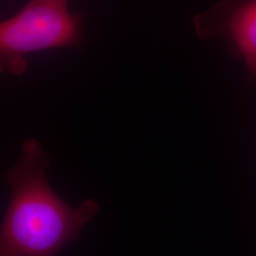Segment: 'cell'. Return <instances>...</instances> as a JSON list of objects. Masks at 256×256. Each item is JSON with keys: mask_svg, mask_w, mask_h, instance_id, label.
Instances as JSON below:
<instances>
[{"mask_svg": "<svg viewBox=\"0 0 256 256\" xmlns=\"http://www.w3.org/2000/svg\"><path fill=\"white\" fill-rule=\"evenodd\" d=\"M48 164L40 144L28 140L7 174L12 196L0 226V256H57L98 212L93 200L77 208L63 202L46 180Z\"/></svg>", "mask_w": 256, "mask_h": 256, "instance_id": "6da1fadb", "label": "cell"}, {"mask_svg": "<svg viewBox=\"0 0 256 256\" xmlns=\"http://www.w3.org/2000/svg\"><path fill=\"white\" fill-rule=\"evenodd\" d=\"M80 39L81 18L68 3L30 0L18 14L0 21V74L21 75L27 70L26 55L74 46Z\"/></svg>", "mask_w": 256, "mask_h": 256, "instance_id": "7a4b0ae2", "label": "cell"}, {"mask_svg": "<svg viewBox=\"0 0 256 256\" xmlns=\"http://www.w3.org/2000/svg\"><path fill=\"white\" fill-rule=\"evenodd\" d=\"M194 27L203 38L226 39L256 77V0H222L196 16Z\"/></svg>", "mask_w": 256, "mask_h": 256, "instance_id": "3957f363", "label": "cell"}, {"mask_svg": "<svg viewBox=\"0 0 256 256\" xmlns=\"http://www.w3.org/2000/svg\"><path fill=\"white\" fill-rule=\"evenodd\" d=\"M48 1H54V2H61V3H68V0H48Z\"/></svg>", "mask_w": 256, "mask_h": 256, "instance_id": "277c9868", "label": "cell"}]
</instances>
